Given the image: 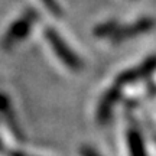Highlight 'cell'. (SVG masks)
Instances as JSON below:
<instances>
[{
  "mask_svg": "<svg viewBox=\"0 0 156 156\" xmlns=\"http://www.w3.org/2000/svg\"><path fill=\"white\" fill-rule=\"evenodd\" d=\"M45 36L48 39V42L51 44L52 49L55 51V54L58 55V58H59L69 69L80 71V69L83 68V62L80 61V58L68 48V45L62 41V38L58 35V32H56L55 29H51V28L46 29V30H45Z\"/></svg>",
  "mask_w": 156,
  "mask_h": 156,
  "instance_id": "obj_1",
  "label": "cell"
},
{
  "mask_svg": "<svg viewBox=\"0 0 156 156\" xmlns=\"http://www.w3.org/2000/svg\"><path fill=\"white\" fill-rule=\"evenodd\" d=\"M35 20H36L35 10H28L19 20H16L10 26V29L7 30V34L5 35V38L2 41V48L3 49H10L16 42H20L28 35L30 28L34 26Z\"/></svg>",
  "mask_w": 156,
  "mask_h": 156,
  "instance_id": "obj_2",
  "label": "cell"
},
{
  "mask_svg": "<svg viewBox=\"0 0 156 156\" xmlns=\"http://www.w3.org/2000/svg\"><path fill=\"white\" fill-rule=\"evenodd\" d=\"M152 26H153V20L152 19H142L137 23H133L132 26L116 30L114 32V39L116 41H124V39L133 38V36H137V35L149 30Z\"/></svg>",
  "mask_w": 156,
  "mask_h": 156,
  "instance_id": "obj_3",
  "label": "cell"
},
{
  "mask_svg": "<svg viewBox=\"0 0 156 156\" xmlns=\"http://www.w3.org/2000/svg\"><path fill=\"white\" fill-rule=\"evenodd\" d=\"M156 68V58H152L149 61H146L145 64H142L139 68H134L132 71H127V73H123L120 77L117 78V83L119 84H126V83H132L133 80L139 77H145L151 73L152 69Z\"/></svg>",
  "mask_w": 156,
  "mask_h": 156,
  "instance_id": "obj_4",
  "label": "cell"
},
{
  "mask_svg": "<svg viewBox=\"0 0 156 156\" xmlns=\"http://www.w3.org/2000/svg\"><path fill=\"white\" fill-rule=\"evenodd\" d=\"M116 98H117V91L116 90H112L108 91L103 100H101V104L98 107V112H97V119L100 122H106L107 119L110 117V113H112V108L116 103Z\"/></svg>",
  "mask_w": 156,
  "mask_h": 156,
  "instance_id": "obj_5",
  "label": "cell"
},
{
  "mask_svg": "<svg viewBox=\"0 0 156 156\" xmlns=\"http://www.w3.org/2000/svg\"><path fill=\"white\" fill-rule=\"evenodd\" d=\"M129 149H130V155L132 156H146L145 145L143 140L136 130H130L129 132Z\"/></svg>",
  "mask_w": 156,
  "mask_h": 156,
  "instance_id": "obj_6",
  "label": "cell"
},
{
  "mask_svg": "<svg viewBox=\"0 0 156 156\" xmlns=\"http://www.w3.org/2000/svg\"><path fill=\"white\" fill-rule=\"evenodd\" d=\"M114 29H116V25L114 22H110V23H106V25H103L100 28L95 29V35L97 36H104V35H110L114 32Z\"/></svg>",
  "mask_w": 156,
  "mask_h": 156,
  "instance_id": "obj_7",
  "label": "cell"
},
{
  "mask_svg": "<svg viewBox=\"0 0 156 156\" xmlns=\"http://www.w3.org/2000/svg\"><path fill=\"white\" fill-rule=\"evenodd\" d=\"M42 3L45 5V7H46L48 10H51V13H54L56 16L61 15V7L56 3V0H42Z\"/></svg>",
  "mask_w": 156,
  "mask_h": 156,
  "instance_id": "obj_8",
  "label": "cell"
},
{
  "mask_svg": "<svg viewBox=\"0 0 156 156\" xmlns=\"http://www.w3.org/2000/svg\"><path fill=\"white\" fill-rule=\"evenodd\" d=\"M81 155L83 156H98L91 147H83V149H81Z\"/></svg>",
  "mask_w": 156,
  "mask_h": 156,
  "instance_id": "obj_9",
  "label": "cell"
}]
</instances>
